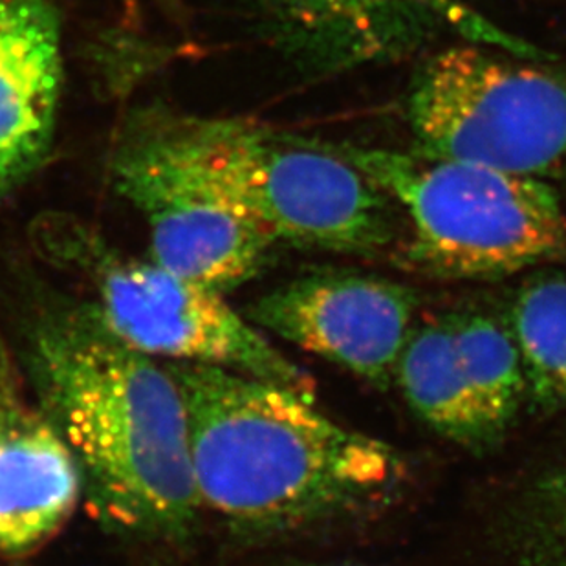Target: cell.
<instances>
[{
  "instance_id": "obj_5",
  "label": "cell",
  "mask_w": 566,
  "mask_h": 566,
  "mask_svg": "<svg viewBox=\"0 0 566 566\" xmlns=\"http://www.w3.org/2000/svg\"><path fill=\"white\" fill-rule=\"evenodd\" d=\"M33 239L44 259L85 281L94 311L128 347L166 364L214 365L255 376L312 400V379L233 311L222 292L153 259L124 255L72 217L39 219Z\"/></svg>"
},
{
  "instance_id": "obj_9",
  "label": "cell",
  "mask_w": 566,
  "mask_h": 566,
  "mask_svg": "<svg viewBox=\"0 0 566 566\" xmlns=\"http://www.w3.org/2000/svg\"><path fill=\"white\" fill-rule=\"evenodd\" d=\"M417 306V294L389 279L321 272L262 295L248 317L256 328L387 389Z\"/></svg>"
},
{
  "instance_id": "obj_8",
  "label": "cell",
  "mask_w": 566,
  "mask_h": 566,
  "mask_svg": "<svg viewBox=\"0 0 566 566\" xmlns=\"http://www.w3.org/2000/svg\"><path fill=\"white\" fill-rule=\"evenodd\" d=\"M273 35L306 70L342 72L401 60L442 32L541 61L534 44L504 32L460 0H259Z\"/></svg>"
},
{
  "instance_id": "obj_2",
  "label": "cell",
  "mask_w": 566,
  "mask_h": 566,
  "mask_svg": "<svg viewBox=\"0 0 566 566\" xmlns=\"http://www.w3.org/2000/svg\"><path fill=\"white\" fill-rule=\"evenodd\" d=\"M166 365L182 395L200 506L237 528H303L376 503L400 481L395 449L297 390L214 365Z\"/></svg>"
},
{
  "instance_id": "obj_12",
  "label": "cell",
  "mask_w": 566,
  "mask_h": 566,
  "mask_svg": "<svg viewBox=\"0 0 566 566\" xmlns=\"http://www.w3.org/2000/svg\"><path fill=\"white\" fill-rule=\"evenodd\" d=\"M395 378L412 411L437 433L473 451L497 443L460 364L449 315L412 326Z\"/></svg>"
},
{
  "instance_id": "obj_3",
  "label": "cell",
  "mask_w": 566,
  "mask_h": 566,
  "mask_svg": "<svg viewBox=\"0 0 566 566\" xmlns=\"http://www.w3.org/2000/svg\"><path fill=\"white\" fill-rule=\"evenodd\" d=\"M411 220L407 266L433 277L497 279L566 253L556 189L473 161L326 144Z\"/></svg>"
},
{
  "instance_id": "obj_4",
  "label": "cell",
  "mask_w": 566,
  "mask_h": 566,
  "mask_svg": "<svg viewBox=\"0 0 566 566\" xmlns=\"http://www.w3.org/2000/svg\"><path fill=\"white\" fill-rule=\"evenodd\" d=\"M161 116L211 182L273 242L373 253L392 241L389 197L328 145L242 119Z\"/></svg>"
},
{
  "instance_id": "obj_13",
  "label": "cell",
  "mask_w": 566,
  "mask_h": 566,
  "mask_svg": "<svg viewBox=\"0 0 566 566\" xmlns=\"http://www.w3.org/2000/svg\"><path fill=\"white\" fill-rule=\"evenodd\" d=\"M507 326L526 376V403L534 412L566 409V277L532 279L518 290Z\"/></svg>"
},
{
  "instance_id": "obj_11",
  "label": "cell",
  "mask_w": 566,
  "mask_h": 566,
  "mask_svg": "<svg viewBox=\"0 0 566 566\" xmlns=\"http://www.w3.org/2000/svg\"><path fill=\"white\" fill-rule=\"evenodd\" d=\"M63 86L52 0H0V203L46 160Z\"/></svg>"
},
{
  "instance_id": "obj_7",
  "label": "cell",
  "mask_w": 566,
  "mask_h": 566,
  "mask_svg": "<svg viewBox=\"0 0 566 566\" xmlns=\"http://www.w3.org/2000/svg\"><path fill=\"white\" fill-rule=\"evenodd\" d=\"M113 175L144 214L150 259L160 266L222 294L261 272L272 239L211 182L158 111L127 128Z\"/></svg>"
},
{
  "instance_id": "obj_6",
  "label": "cell",
  "mask_w": 566,
  "mask_h": 566,
  "mask_svg": "<svg viewBox=\"0 0 566 566\" xmlns=\"http://www.w3.org/2000/svg\"><path fill=\"white\" fill-rule=\"evenodd\" d=\"M504 55L454 44L423 63L407 96L418 153L518 177H566L565 77Z\"/></svg>"
},
{
  "instance_id": "obj_10",
  "label": "cell",
  "mask_w": 566,
  "mask_h": 566,
  "mask_svg": "<svg viewBox=\"0 0 566 566\" xmlns=\"http://www.w3.org/2000/svg\"><path fill=\"white\" fill-rule=\"evenodd\" d=\"M80 468L0 332V557L19 559L60 534L80 501Z\"/></svg>"
},
{
  "instance_id": "obj_15",
  "label": "cell",
  "mask_w": 566,
  "mask_h": 566,
  "mask_svg": "<svg viewBox=\"0 0 566 566\" xmlns=\"http://www.w3.org/2000/svg\"><path fill=\"white\" fill-rule=\"evenodd\" d=\"M507 539L532 566H566V460L541 473L510 512Z\"/></svg>"
},
{
  "instance_id": "obj_14",
  "label": "cell",
  "mask_w": 566,
  "mask_h": 566,
  "mask_svg": "<svg viewBox=\"0 0 566 566\" xmlns=\"http://www.w3.org/2000/svg\"><path fill=\"white\" fill-rule=\"evenodd\" d=\"M460 364L488 431L499 442L526 403V376L510 326L482 312L449 314Z\"/></svg>"
},
{
  "instance_id": "obj_1",
  "label": "cell",
  "mask_w": 566,
  "mask_h": 566,
  "mask_svg": "<svg viewBox=\"0 0 566 566\" xmlns=\"http://www.w3.org/2000/svg\"><path fill=\"white\" fill-rule=\"evenodd\" d=\"M24 348L33 396L74 454L96 517L133 534H186L202 506L167 365L114 336L91 303L41 308Z\"/></svg>"
}]
</instances>
